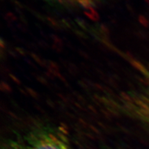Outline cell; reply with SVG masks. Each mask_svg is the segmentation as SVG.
I'll return each instance as SVG.
<instances>
[{"label":"cell","mask_w":149,"mask_h":149,"mask_svg":"<svg viewBox=\"0 0 149 149\" xmlns=\"http://www.w3.org/2000/svg\"><path fill=\"white\" fill-rule=\"evenodd\" d=\"M18 149H70V147L61 132L46 130L33 135Z\"/></svg>","instance_id":"cell-1"},{"label":"cell","mask_w":149,"mask_h":149,"mask_svg":"<svg viewBox=\"0 0 149 149\" xmlns=\"http://www.w3.org/2000/svg\"><path fill=\"white\" fill-rule=\"evenodd\" d=\"M139 107L141 116L149 122V88L139 100Z\"/></svg>","instance_id":"cell-2"},{"label":"cell","mask_w":149,"mask_h":149,"mask_svg":"<svg viewBox=\"0 0 149 149\" xmlns=\"http://www.w3.org/2000/svg\"><path fill=\"white\" fill-rule=\"evenodd\" d=\"M70 1H73L75 3H85V2H88V1H91V0H68Z\"/></svg>","instance_id":"cell-3"}]
</instances>
